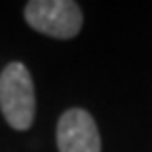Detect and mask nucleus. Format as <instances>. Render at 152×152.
<instances>
[{"label": "nucleus", "instance_id": "obj_1", "mask_svg": "<svg viewBox=\"0 0 152 152\" xmlns=\"http://www.w3.org/2000/svg\"><path fill=\"white\" fill-rule=\"evenodd\" d=\"M0 110L15 131H26L34 123V83L28 68L19 61L9 64L0 74Z\"/></svg>", "mask_w": 152, "mask_h": 152}, {"label": "nucleus", "instance_id": "obj_2", "mask_svg": "<svg viewBox=\"0 0 152 152\" xmlns=\"http://www.w3.org/2000/svg\"><path fill=\"white\" fill-rule=\"evenodd\" d=\"M26 21L51 38H74L83 28V13L72 0H32L26 4Z\"/></svg>", "mask_w": 152, "mask_h": 152}, {"label": "nucleus", "instance_id": "obj_3", "mask_svg": "<svg viewBox=\"0 0 152 152\" xmlns=\"http://www.w3.org/2000/svg\"><path fill=\"white\" fill-rule=\"evenodd\" d=\"M59 152H102L99 131L93 116L83 108H72L61 114L57 123Z\"/></svg>", "mask_w": 152, "mask_h": 152}]
</instances>
